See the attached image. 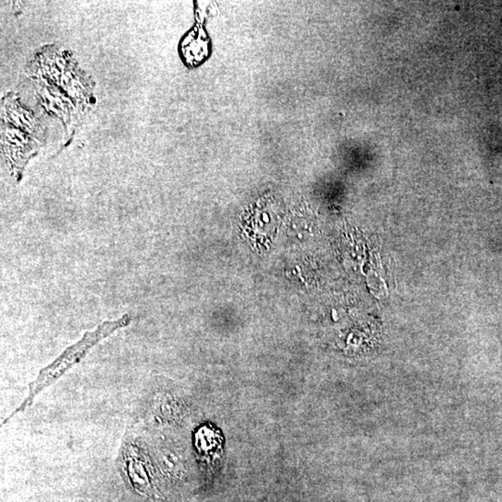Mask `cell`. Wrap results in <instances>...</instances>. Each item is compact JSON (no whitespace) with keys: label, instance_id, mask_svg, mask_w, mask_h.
Wrapping results in <instances>:
<instances>
[{"label":"cell","instance_id":"obj_2","mask_svg":"<svg viewBox=\"0 0 502 502\" xmlns=\"http://www.w3.org/2000/svg\"><path fill=\"white\" fill-rule=\"evenodd\" d=\"M80 502H94V501H80Z\"/></svg>","mask_w":502,"mask_h":502},{"label":"cell","instance_id":"obj_1","mask_svg":"<svg viewBox=\"0 0 502 502\" xmlns=\"http://www.w3.org/2000/svg\"><path fill=\"white\" fill-rule=\"evenodd\" d=\"M131 317L130 314H124L118 319L113 321H105L97 329L92 331H87L84 334L83 338L74 345L68 347L62 355L58 356L56 359L49 366L40 370L37 379L29 384L28 396L23 400L21 405L2 422V426L5 425L8 420L13 418L16 414L23 412L33 404L34 399L39 395L46 388L51 386L55 381L66 374L70 369L80 363L81 360L87 355V353L93 347L100 343L104 338L109 337L114 332L126 328L130 325Z\"/></svg>","mask_w":502,"mask_h":502}]
</instances>
